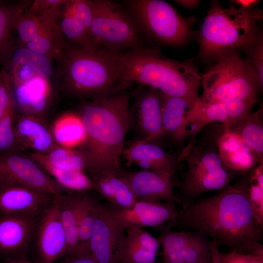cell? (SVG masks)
Here are the masks:
<instances>
[{
	"label": "cell",
	"mask_w": 263,
	"mask_h": 263,
	"mask_svg": "<svg viewBox=\"0 0 263 263\" xmlns=\"http://www.w3.org/2000/svg\"><path fill=\"white\" fill-rule=\"evenodd\" d=\"M253 167L233 185L212 196L183 205L173 222L203 233L229 251L263 255V226L256 220L249 200Z\"/></svg>",
	"instance_id": "obj_1"
},
{
	"label": "cell",
	"mask_w": 263,
	"mask_h": 263,
	"mask_svg": "<svg viewBox=\"0 0 263 263\" xmlns=\"http://www.w3.org/2000/svg\"><path fill=\"white\" fill-rule=\"evenodd\" d=\"M129 107L130 95L124 92L80 103L77 115L85 139L79 148L85 153L93 178L120 170L119 157L130 129Z\"/></svg>",
	"instance_id": "obj_2"
},
{
	"label": "cell",
	"mask_w": 263,
	"mask_h": 263,
	"mask_svg": "<svg viewBox=\"0 0 263 263\" xmlns=\"http://www.w3.org/2000/svg\"><path fill=\"white\" fill-rule=\"evenodd\" d=\"M118 57L119 92L136 84L193 103L199 98L201 75L190 61L173 60L163 56L158 49L145 46L119 52Z\"/></svg>",
	"instance_id": "obj_3"
},
{
	"label": "cell",
	"mask_w": 263,
	"mask_h": 263,
	"mask_svg": "<svg viewBox=\"0 0 263 263\" xmlns=\"http://www.w3.org/2000/svg\"><path fill=\"white\" fill-rule=\"evenodd\" d=\"M119 53L93 44L77 45L66 41L56 59L63 91L81 100L119 93Z\"/></svg>",
	"instance_id": "obj_4"
},
{
	"label": "cell",
	"mask_w": 263,
	"mask_h": 263,
	"mask_svg": "<svg viewBox=\"0 0 263 263\" xmlns=\"http://www.w3.org/2000/svg\"><path fill=\"white\" fill-rule=\"evenodd\" d=\"M262 11L244 10L234 5L223 7L218 0L211 2L197 33L202 58L214 62L235 50H244L255 41Z\"/></svg>",
	"instance_id": "obj_5"
},
{
	"label": "cell",
	"mask_w": 263,
	"mask_h": 263,
	"mask_svg": "<svg viewBox=\"0 0 263 263\" xmlns=\"http://www.w3.org/2000/svg\"><path fill=\"white\" fill-rule=\"evenodd\" d=\"M222 127L205 132L199 140L198 133L192 135L178 155L179 163L184 161L187 165L177 195L181 204L193 202L204 193L223 188L235 176L236 171L225 164L220 153Z\"/></svg>",
	"instance_id": "obj_6"
},
{
	"label": "cell",
	"mask_w": 263,
	"mask_h": 263,
	"mask_svg": "<svg viewBox=\"0 0 263 263\" xmlns=\"http://www.w3.org/2000/svg\"><path fill=\"white\" fill-rule=\"evenodd\" d=\"M121 4L143 39L179 46L191 38L195 18L182 16L165 0H126Z\"/></svg>",
	"instance_id": "obj_7"
},
{
	"label": "cell",
	"mask_w": 263,
	"mask_h": 263,
	"mask_svg": "<svg viewBox=\"0 0 263 263\" xmlns=\"http://www.w3.org/2000/svg\"><path fill=\"white\" fill-rule=\"evenodd\" d=\"M203 92L199 100L214 103L238 99L257 102L263 91L253 71L239 51H232L214 61L201 75Z\"/></svg>",
	"instance_id": "obj_8"
},
{
	"label": "cell",
	"mask_w": 263,
	"mask_h": 263,
	"mask_svg": "<svg viewBox=\"0 0 263 263\" xmlns=\"http://www.w3.org/2000/svg\"><path fill=\"white\" fill-rule=\"evenodd\" d=\"M93 45L114 52L144 46L143 39L122 4L91 0Z\"/></svg>",
	"instance_id": "obj_9"
},
{
	"label": "cell",
	"mask_w": 263,
	"mask_h": 263,
	"mask_svg": "<svg viewBox=\"0 0 263 263\" xmlns=\"http://www.w3.org/2000/svg\"><path fill=\"white\" fill-rule=\"evenodd\" d=\"M19 186L55 196L67 192L29 155L16 152L0 155V187Z\"/></svg>",
	"instance_id": "obj_10"
},
{
	"label": "cell",
	"mask_w": 263,
	"mask_h": 263,
	"mask_svg": "<svg viewBox=\"0 0 263 263\" xmlns=\"http://www.w3.org/2000/svg\"><path fill=\"white\" fill-rule=\"evenodd\" d=\"M40 263H56L67 249L65 232L56 196L37 216L32 244Z\"/></svg>",
	"instance_id": "obj_11"
},
{
	"label": "cell",
	"mask_w": 263,
	"mask_h": 263,
	"mask_svg": "<svg viewBox=\"0 0 263 263\" xmlns=\"http://www.w3.org/2000/svg\"><path fill=\"white\" fill-rule=\"evenodd\" d=\"M129 115L130 129L135 132V139L157 144L162 127L160 92L139 85L130 105Z\"/></svg>",
	"instance_id": "obj_12"
},
{
	"label": "cell",
	"mask_w": 263,
	"mask_h": 263,
	"mask_svg": "<svg viewBox=\"0 0 263 263\" xmlns=\"http://www.w3.org/2000/svg\"><path fill=\"white\" fill-rule=\"evenodd\" d=\"M255 103L238 99L204 103L199 98L187 114L188 130L193 135L207 125L217 122L222 123L225 129L249 113Z\"/></svg>",
	"instance_id": "obj_13"
},
{
	"label": "cell",
	"mask_w": 263,
	"mask_h": 263,
	"mask_svg": "<svg viewBox=\"0 0 263 263\" xmlns=\"http://www.w3.org/2000/svg\"><path fill=\"white\" fill-rule=\"evenodd\" d=\"M36 215H0V258L4 261L28 259Z\"/></svg>",
	"instance_id": "obj_14"
},
{
	"label": "cell",
	"mask_w": 263,
	"mask_h": 263,
	"mask_svg": "<svg viewBox=\"0 0 263 263\" xmlns=\"http://www.w3.org/2000/svg\"><path fill=\"white\" fill-rule=\"evenodd\" d=\"M176 204L159 201L137 200L129 208H110L117 223L125 230L133 227H159L173 222L180 213Z\"/></svg>",
	"instance_id": "obj_15"
},
{
	"label": "cell",
	"mask_w": 263,
	"mask_h": 263,
	"mask_svg": "<svg viewBox=\"0 0 263 263\" xmlns=\"http://www.w3.org/2000/svg\"><path fill=\"white\" fill-rule=\"evenodd\" d=\"M117 174L128 184L137 200H163L180 204L173 191L171 175L169 174L143 169L132 171L119 170Z\"/></svg>",
	"instance_id": "obj_16"
},
{
	"label": "cell",
	"mask_w": 263,
	"mask_h": 263,
	"mask_svg": "<svg viewBox=\"0 0 263 263\" xmlns=\"http://www.w3.org/2000/svg\"><path fill=\"white\" fill-rule=\"evenodd\" d=\"M162 127L157 144L168 141L180 146L192 134L189 131L187 117L193 103L186 98L169 96L160 92Z\"/></svg>",
	"instance_id": "obj_17"
},
{
	"label": "cell",
	"mask_w": 263,
	"mask_h": 263,
	"mask_svg": "<svg viewBox=\"0 0 263 263\" xmlns=\"http://www.w3.org/2000/svg\"><path fill=\"white\" fill-rule=\"evenodd\" d=\"M124 230L110 209L99 205L89 244L90 251L98 263H116L115 252Z\"/></svg>",
	"instance_id": "obj_18"
},
{
	"label": "cell",
	"mask_w": 263,
	"mask_h": 263,
	"mask_svg": "<svg viewBox=\"0 0 263 263\" xmlns=\"http://www.w3.org/2000/svg\"><path fill=\"white\" fill-rule=\"evenodd\" d=\"M121 155L128 164H134L143 170L171 176L179 164L178 155H172L160 146L142 139L133 140L124 148Z\"/></svg>",
	"instance_id": "obj_19"
},
{
	"label": "cell",
	"mask_w": 263,
	"mask_h": 263,
	"mask_svg": "<svg viewBox=\"0 0 263 263\" xmlns=\"http://www.w3.org/2000/svg\"><path fill=\"white\" fill-rule=\"evenodd\" d=\"M55 195L19 186L0 187V215H38Z\"/></svg>",
	"instance_id": "obj_20"
},
{
	"label": "cell",
	"mask_w": 263,
	"mask_h": 263,
	"mask_svg": "<svg viewBox=\"0 0 263 263\" xmlns=\"http://www.w3.org/2000/svg\"><path fill=\"white\" fill-rule=\"evenodd\" d=\"M13 84L16 111L42 120L50 102L49 80L37 75L26 83Z\"/></svg>",
	"instance_id": "obj_21"
},
{
	"label": "cell",
	"mask_w": 263,
	"mask_h": 263,
	"mask_svg": "<svg viewBox=\"0 0 263 263\" xmlns=\"http://www.w3.org/2000/svg\"><path fill=\"white\" fill-rule=\"evenodd\" d=\"M14 130L22 151L32 149L34 152L46 154L58 146L45 123L38 118L16 115Z\"/></svg>",
	"instance_id": "obj_22"
},
{
	"label": "cell",
	"mask_w": 263,
	"mask_h": 263,
	"mask_svg": "<svg viewBox=\"0 0 263 263\" xmlns=\"http://www.w3.org/2000/svg\"><path fill=\"white\" fill-rule=\"evenodd\" d=\"M32 0L7 2L0 0V64L7 68L18 44L14 36L16 21Z\"/></svg>",
	"instance_id": "obj_23"
},
{
	"label": "cell",
	"mask_w": 263,
	"mask_h": 263,
	"mask_svg": "<svg viewBox=\"0 0 263 263\" xmlns=\"http://www.w3.org/2000/svg\"><path fill=\"white\" fill-rule=\"evenodd\" d=\"M83 192L67 191L56 196L67 239V249L64 256L74 253L79 247L78 217Z\"/></svg>",
	"instance_id": "obj_24"
},
{
	"label": "cell",
	"mask_w": 263,
	"mask_h": 263,
	"mask_svg": "<svg viewBox=\"0 0 263 263\" xmlns=\"http://www.w3.org/2000/svg\"><path fill=\"white\" fill-rule=\"evenodd\" d=\"M263 109L248 113L225 130V132L239 136L262 161L263 157Z\"/></svg>",
	"instance_id": "obj_25"
},
{
	"label": "cell",
	"mask_w": 263,
	"mask_h": 263,
	"mask_svg": "<svg viewBox=\"0 0 263 263\" xmlns=\"http://www.w3.org/2000/svg\"><path fill=\"white\" fill-rule=\"evenodd\" d=\"M29 156L36 162H44L61 169L90 173L87 158L80 148L75 149L57 146L47 153L34 152Z\"/></svg>",
	"instance_id": "obj_26"
},
{
	"label": "cell",
	"mask_w": 263,
	"mask_h": 263,
	"mask_svg": "<svg viewBox=\"0 0 263 263\" xmlns=\"http://www.w3.org/2000/svg\"><path fill=\"white\" fill-rule=\"evenodd\" d=\"M58 26L63 38L68 43L77 45L91 44V33L75 14L72 0H65L62 4Z\"/></svg>",
	"instance_id": "obj_27"
},
{
	"label": "cell",
	"mask_w": 263,
	"mask_h": 263,
	"mask_svg": "<svg viewBox=\"0 0 263 263\" xmlns=\"http://www.w3.org/2000/svg\"><path fill=\"white\" fill-rule=\"evenodd\" d=\"M51 133L57 145L67 148L80 147L85 139L83 125L77 114L60 117L54 124Z\"/></svg>",
	"instance_id": "obj_28"
},
{
	"label": "cell",
	"mask_w": 263,
	"mask_h": 263,
	"mask_svg": "<svg viewBox=\"0 0 263 263\" xmlns=\"http://www.w3.org/2000/svg\"><path fill=\"white\" fill-rule=\"evenodd\" d=\"M37 164L66 191L83 192L94 190L92 179L84 172L64 169L47 163Z\"/></svg>",
	"instance_id": "obj_29"
},
{
	"label": "cell",
	"mask_w": 263,
	"mask_h": 263,
	"mask_svg": "<svg viewBox=\"0 0 263 263\" xmlns=\"http://www.w3.org/2000/svg\"><path fill=\"white\" fill-rule=\"evenodd\" d=\"M57 24L56 20L32 12L27 7L18 18L14 31L18 35L19 45H25L34 40L46 26Z\"/></svg>",
	"instance_id": "obj_30"
},
{
	"label": "cell",
	"mask_w": 263,
	"mask_h": 263,
	"mask_svg": "<svg viewBox=\"0 0 263 263\" xmlns=\"http://www.w3.org/2000/svg\"><path fill=\"white\" fill-rule=\"evenodd\" d=\"M88 191L83 192L78 217V249L88 250L98 214V204L89 196Z\"/></svg>",
	"instance_id": "obj_31"
},
{
	"label": "cell",
	"mask_w": 263,
	"mask_h": 263,
	"mask_svg": "<svg viewBox=\"0 0 263 263\" xmlns=\"http://www.w3.org/2000/svg\"><path fill=\"white\" fill-rule=\"evenodd\" d=\"M189 230L166 229L158 238L162 248L163 263H185Z\"/></svg>",
	"instance_id": "obj_32"
},
{
	"label": "cell",
	"mask_w": 263,
	"mask_h": 263,
	"mask_svg": "<svg viewBox=\"0 0 263 263\" xmlns=\"http://www.w3.org/2000/svg\"><path fill=\"white\" fill-rule=\"evenodd\" d=\"M52 60L24 46L17 45L11 55L9 64L27 66L38 75L49 80L54 73Z\"/></svg>",
	"instance_id": "obj_33"
},
{
	"label": "cell",
	"mask_w": 263,
	"mask_h": 263,
	"mask_svg": "<svg viewBox=\"0 0 263 263\" xmlns=\"http://www.w3.org/2000/svg\"><path fill=\"white\" fill-rule=\"evenodd\" d=\"M65 42L59 26L49 25L46 27L34 40L23 46L46 56L51 60H56Z\"/></svg>",
	"instance_id": "obj_34"
},
{
	"label": "cell",
	"mask_w": 263,
	"mask_h": 263,
	"mask_svg": "<svg viewBox=\"0 0 263 263\" xmlns=\"http://www.w3.org/2000/svg\"><path fill=\"white\" fill-rule=\"evenodd\" d=\"M157 255L144 249L124 235L117 244L115 260L116 263H156Z\"/></svg>",
	"instance_id": "obj_35"
},
{
	"label": "cell",
	"mask_w": 263,
	"mask_h": 263,
	"mask_svg": "<svg viewBox=\"0 0 263 263\" xmlns=\"http://www.w3.org/2000/svg\"><path fill=\"white\" fill-rule=\"evenodd\" d=\"M211 256L210 241L203 233L189 231L185 263H202Z\"/></svg>",
	"instance_id": "obj_36"
},
{
	"label": "cell",
	"mask_w": 263,
	"mask_h": 263,
	"mask_svg": "<svg viewBox=\"0 0 263 263\" xmlns=\"http://www.w3.org/2000/svg\"><path fill=\"white\" fill-rule=\"evenodd\" d=\"M16 115L14 108L0 120V155L22 151L15 132Z\"/></svg>",
	"instance_id": "obj_37"
},
{
	"label": "cell",
	"mask_w": 263,
	"mask_h": 263,
	"mask_svg": "<svg viewBox=\"0 0 263 263\" xmlns=\"http://www.w3.org/2000/svg\"><path fill=\"white\" fill-rule=\"evenodd\" d=\"M113 185L115 194L114 207L129 208L137 201L136 197L128 184L117 174V172H107Z\"/></svg>",
	"instance_id": "obj_38"
},
{
	"label": "cell",
	"mask_w": 263,
	"mask_h": 263,
	"mask_svg": "<svg viewBox=\"0 0 263 263\" xmlns=\"http://www.w3.org/2000/svg\"><path fill=\"white\" fill-rule=\"evenodd\" d=\"M246 61L255 74L261 88H263V36L261 31L255 41L244 50Z\"/></svg>",
	"instance_id": "obj_39"
},
{
	"label": "cell",
	"mask_w": 263,
	"mask_h": 263,
	"mask_svg": "<svg viewBox=\"0 0 263 263\" xmlns=\"http://www.w3.org/2000/svg\"><path fill=\"white\" fill-rule=\"evenodd\" d=\"M125 236L144 249L158 253L160 244L158 238L151 235L143 228L133 227L126 229Z\"/></svg>",
	"instance_id": "obj_40"
},
{
	"label": "cell",
	"mask_w": 263,
	"mask_h": 263,
	"mask_svg": "<svg viewBox=\"0 0 263 263\" xmlns=\"http://www.w3.org/2000/svg\"><path fill=\"white\" fill-rule=\"evenodd\" d=\"M14 108L13 84L8 72L0 92V120Z\"/></svg>",
	"instance_id": "obj_41"
},
{
	"label": "cell",
	"mask_w": 263,
	"mask_h": 263,
	"mask_svg": "<svg viewBox=\"0 0 263 263\" xmlns=\"http://www.w3.org/2000/svg\"><path fill=\"white\" fill-rule=\"evenodd\" d=\"M249 200L256 220L263 226V189L252 180L249 189Z\"/></svg>",
	"instance_id": "obj_42"
},
{
	"label": "cell",
	"mask_w": 263,
	"mask_h": 263,
	"mask_svg": "<svg viewBox=\"0 0 263 263\" xmlns=\"http://www.w3.org/2000/svg\"><path fill=\"white\" fill-rule=\"evenodd\" d=\"M94 190L108 201L115 205V194L113 185L107 172L99 173L93 178Z\"/></svg>",
	"instance_id": "obj_43"
},
{
	"label": "cell",
	"mask_w": 263,
	"mask_h": 263,
	"mask_svg": "<svg viewBox=\"0 0 263 263\" xmlns=\"http://www.w3.org/2000/svg\"><path fill=\"white\" fill-rule=\"evenodd\" d=\"M221 263H263V255L244 254L235 250L220 252Z\"/></svg>",
	"instance_id": "obj_44"
},
{
	"label": "cell",
	"mask_w": 263,
	"mask_h": 263,
	"mask_svg": "<svg viewBox=\"0 0 263 263\" xmlns=\"http://www.w3.org/2000/svg\"><path fill=\"white\" fill-rule=\"evenodd\" d=\"M61 259V261L58 263H98L89 250L81 249Z\"/></svg>",
	"instance_id": "obj_45"
},
{
	"label": "cell",
	"mask_w": 263,
	"mask_h": 263,
	"mask_svg": "<svg viewBox=\"0 0 263 263\" xmlns=\"http://www.w3.org/2000/svg\"><path fill=\"white\" fill-rule=\"evenodd\" d=\"M231 3L238 6V8L244 10H250L254 7L260 0H230Z\"/></svg>",
	"instance_id": "obj_46"
},
{
	"label": "cell",
	"mask_w": 263,
	"mask_h": 263,
	"mask_svg": "<svg viewBox=\"0 0 263 263\" xmlns=\"http://www.w3.org/2000/svg\"><path fill=\"white\" fill-rule=\"evenodd\" d=\"M211 263H221L219 245L214 241H210Z\"/></svg>",
	"instance_id": "obj_47"
},
{
	"label": "cell",
	"mask_w": 263,
	"mask_h": 263,
	"mask_svg": "<svg viewBox=\"0 0 263 263\" xmlns=\"http://www.w3.org/2000/svg\"><path fill=\"white\" fill-rule=\"evenodd\" d=\"M174 1L180 4L183 7L187 9H193L199 4L200 0H176Z\"/></svg>",
	"instance_id": "obj_48"
},
{
	"label": "cell",
	"mask_w": 263,
	"mask_h": 263,
	"mask_svg": "<svg viewBox=\"0 0 263 263\" xmlns=\"http://www.w3.org/2000/svg\"><path fill=\"white\" fill-rule=\"evenodd\" d=\"M1 263H40L37 261H31L28 259H17L8 261L3 262Z\"/></svg>",
	"instance_id": "obj_49"
},
{
	"label": "cell",
	"mask_w": 263,
	"mask_h": 263,
	"mask_svg": "<svg viewBox=\"0 0 263 263\" xmlns=\"http://www.w3.org/2000/svg\"><path fill=\"white\" fill-rule=\"evenodd\" d=\"M211 256H210L209 258L207 259L206 261L203 262L202 263H211Z\"/></svg>",
	"instance_id": "obj_50"
},
{
	"label": "cell",
	"mask_w": 263,
	"mask_h": 263,
	"mask_svg": "<svg viewBox=\"0 0 263 263\" xmlns=\"http://www.w3.org/2000/svg\"><path fill=\"white\" fill-rule=\"evenodd\" d=\"M156 263H160L159 262L157 261V262Z\"/></svg>",
	"instance_id": "obj_51"
}]
</instances>
